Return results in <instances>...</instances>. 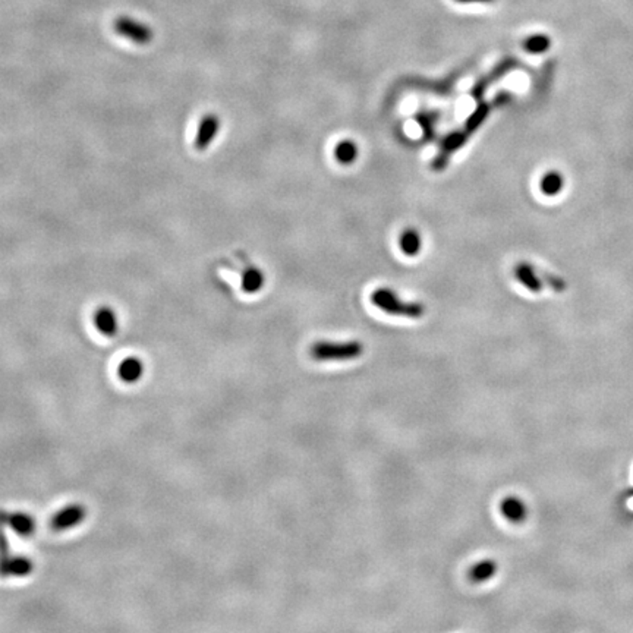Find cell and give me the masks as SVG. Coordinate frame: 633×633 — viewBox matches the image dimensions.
<instances>
[{
  "mask_svg": "<svg viewBox=\"0 0 633 633\" xmlns=\"http://www.w3.org/2000/svg\"><path fill=\"white\" fill-rule=\"evenodd\" d=\"M374 305L391 315L407 316V319H421L425 314L422 303L418 302H404L402 301L393 290L390 289H377L371 295Z\"/></svg>",
  "mask_w": 633,
  "mask_h": 633,
  "instance_id": "6da1fadb",
  "label": "cell"
},
{
  "mask_svg": "<svg viewBox=\"0 0 633 633\" xmlns=\"http://www.w3.org/2000/svg\"><path fill=\"white\" fill-rule=\"evenodd\" d=\"M364 352V346L361 341L352 340V341H341V344H335V341H319L314 344L310 349V355L315 361H349L359 358Z\"/></svg>",
  "mask_w": 633,
  "mask_h": 633,
  "instance_id": "7a4b0ae2",
  "label": "cell"
},
{
  "mask_svg": "<svg viewBox=\"0 0 633 633\" xmlns=\"http://www.w3.org/2000/svg\"><path fill=\"white\" fill-rule=\"evenodd\" d=\"M113 31L122 39H126L138 46L150 44L154 39V31L145 22L131 17H119L113 21Z\"/></svg>",
  "mask_w": 633,
  "mask_h": 633,
  "instance_id": "3957f363",
  "label": "cell"
},
{
  "mask_svg": "<svg viewBox=\"0 0 633 633\" xmlns=\"http://www.w3.org/2000/svg\"><path fill=\"white\" fill-rule=\"evenodd\" d=\"M87 517V509L80 503H72L65 506V508L56 512L50 521L53 531L63 533V531H69L81 525Z\"/></svg>",
  "mask_w": 633,
  "mask_h": 633,
  "instance_id": "277c9868",
  "label": "cell"
},
{
  "mask_svg": "<svg viewBox=\"0 0 633 633\" xmlns=\"http://www.w3.org/2000/svg\"><path fill=\"white\" fill-rule=\"evenodd\" d=\"M219 131H220L219 116L216 115V113H206V115L202 116L201 121L198 122L195 138H194V147L198 151H204L206 148H208L213 144L214 138L217 136Z\"/></svg>",
  "mask_w": 633,
  "mask_h": 633,
  "instance_id": "5b68a950",
  "label": "cell"
},
{
  "mask_svg": "<svg viewBox=\"0 0 633 633\" xmlns=\"http://www.w3.org/2000/svg\"><path fill=\"white\" fill-rule=\"evenodd\" d=\"M97 332L106 337H113L119 332V316L110 307H100L93 316Z\"/></svg>",
  "mask_w": 633,
  "mask_h": 633,
  "instance_id": "8992f818",
  "label": "cell"
},
{
  "mask_svg": "<svg viewBox=\"0 0 633 633\" xmlns=\"http://www.w3.org/2000/svg\"><path fill=\"white\" fill-rule=\"evenodd\" d=\"M145 373V364L138 357H126L119 362L118 377L126 384H135L141 382Z\"/></svg>",
  "mask_w": 633,
  "mask_h": 633,
  "instance_id": "52a82bcc",
  "label": "cell"
},
{
  "mask_svg": "<svg viewBox=\"0 0 633 633\" xmlns=\"http://www.w3.org/2000/svg\"><path fill=\"white\" fill-rule=\"evenodd\" d=\"M6 525L19 537H31L37 531V521L27 512L6 513Z\"/></svg>",
  "mask_w": 633,
  "mask_h": 633,
  "instance_id": "ba28073f",
  "label": "cell"
},
{
  "mask_svg": "<svg viewBox=\"0 0 633 633\" xmlns=\"http://www.w3.org/2000/svg\"><path fill=\"white\" fill-rule=\"evenodd\" d=\"M500 512L506 521L512 524H522L528 517V508L522 499L509 496L500 501Z\"/></svg>",
  "mask_w": 633,
  "mask_h": 633,
  "instance_id": "9c48e42d",
  "label": "cell"
},
{
  "mask_svg": "<svg viewBox=\"0 0 633 633\" xmlns=\"http://www.w3.org/2000/svg\"><path fill=\"white\" fill-rule=\"evenodd\" d=\"M516 65V62L513 59H506L503 62H500L499 65L494 68V71H491L488 75H485V77L481 78L472 88V96L479 100L481 97H483V94L485 93V90L488 88V85L492 82V81H496L499 80L501 75H504L506 72H509L513 66Z\"/></svg>",
  "mask_w": 633,
  "mask_h": 633,
  "instance_id": "30bf717a",
  "label": "cell"
},
{
  "mask_svg": "<svg viewBox=\"0 0 633 633\" xmlns=\"http://www.w3.org/2000/svg\"><path fill=\"white\" fill-rule=\"evenodd\" d=\"M34 562L28 555H12L2 578H27L34 572Z\"/></svg>",
  "mask_w": 633,
  "mask_h": 633,
  "instance_id": "8fae6325",
  "label": "cell"
},
{
  "mask_svg": "<svg viewBox=\"0 0 633 633\" xmlns=\"http://www.w3.org/2000/svg\"><path fill=\"white\" fill-rule=\"evenodd\" d=\"M497 569H499V566H497L496 560H491V559L481 560L470 569V572H467V578H470L472 584H483V582H487L488 579H491L497 573Z\"/></svg>",
  "mask_w": 633,
  "mask_h": 633,
  "instance_id": "7c38bea8",
  "label": "cell"
},
{
  "mask_svg": "<svg viewBox=\"0 0 633 633\" xmlns=\"http://www.w3.org/2000/svg\"><path fill=\"white\" fill-rule=\"evenodd\" d=\"M264 286V274L260 269L247 267L242 273V290L245 294H256Z\"/></svg>",
  "mask_w": 633,
  "mask_h": 633,
  "instance_id": "4fadbf2b",
  "label": "cell"
},
{
  "mask_svg": "<svg viewBox=\"0 0 633 633\" xmlns=\"http://www.w3.org/2000/svg\"><path fill=\"white\" fill-rule=\"evenodd\" d=\"M6 513L0 512V576L3 575L5 569L10 560V549H9V541L6 537Z\"/></svg>",
  "mask_w": 633,
  "mask_h": 633,
  "instance_id": "5bb4252c",
  "label": "cell"
},
{
  "mask_svg": "<svg viewBox=\"0 0 633 633\" xmlns=\"http://www.w3.org/2000/svg\"><path fill=\"white\" fill-rule=\"evenodd\" d=\"M515 274L519 278V282H521L524 286H526L529 290H533V292H538V290L541 289V282L538 280V277L535 276L531 265L519 264L515 270Z\"/></svg>",
  "mask_w": 633,
  "mask_h": 633,
  "instance_id": "9a60e30c",
  "label": "cell"
},
{
  "mask_svg": "<svg viewBox=\"0 0 633 633\" xmlns=\"http://www.w3.org/2000/svg\"><path fill=\"white\" fill-rule=\"evenodd\" d=\"M335 156L337 161H340L341 164H350L352 161H355L358 156V147L355 143L350 141V139H345V141H341L336 145Z\"/></svg>",
  "mask_w": 633,
  "mask_h": 633,
  "instance_id": "2e32d148",
  "label": "cell"
},
{
  "mask_svg": "<svg viewBox=\"0 0 633 633\" xmlns=\"http://www.w3.org/2000/svg\"><path fill=\"white\" fill-rule=\"evenodd\" d=\"M400 249L407 256H415L421 249V238L420 233L413 229L404 231L400 236Z\"/></svg>",
  "mask_w": 633,
  "mask_h": 633,
  "instance_id": "e0dca14e",
  "label": "cell"
},
{
  "mask_svg": "<svg viewBox=\"0 0 633 633\" xmlns=\"http://www.w3.org/2000/svg\"><path fill=\"white\" fill-rule=\"evenodd\" d=\"M551 44V40L546 34H534L528 37V39L524 42V48L529 53H544L547 52L549 47Z\"/></svg>",
  "mask_w": 633,
  "mask_h": 633,
  "instance_id": "ac0fdd59",
  "label": "cell"
},
{
  "mask_svg": "<svg viewBox=\"0 0 633 633\" xmlns=\"http://www.w3.org/2000/svg\"><path fill=\"white\" fill-rule=\"evenodd\" d=\"M562 176L555 172H550L546 176H544L541 181V189L544 194L547 195H554L562 189Z\"/></svg>",
  "mask_w": 633,
  "mask_h": 633,
  "instance_id": "d6986e66",
  "label": "cell"
},
{
  "mask_svg": "<svg viewBox=\"0 0 633 633\" xmlns=\"http://www.w3.org/2000/svg\"><path fill=\"white\" fill-rule=\"evenodd\" d=\"M454 2H459V3H488V2H492V0H454Z\"/></svg>",
  "mask_w": 633,
  "mask_h": 633,
  "instance_id": "ffe728a7",
  "label": "cell"
}]
</instances>
